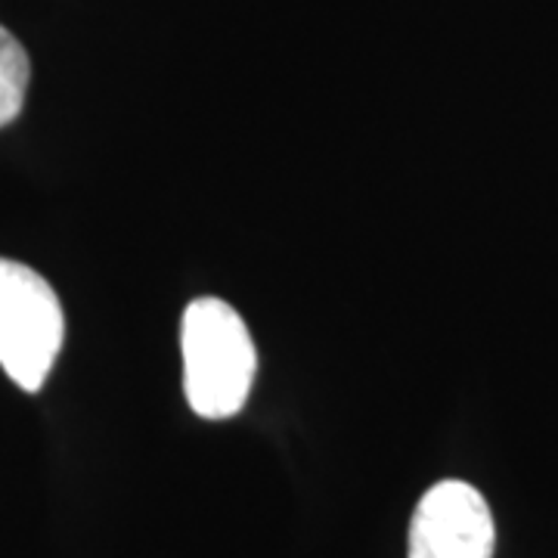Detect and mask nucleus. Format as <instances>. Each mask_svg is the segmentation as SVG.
Masks as SVG:
<instances>
[{
	"label": "nucleus",
	"instance_id": "nucleus-4",
	"mask_svg": "<svg viewBox=\"0 0 558 558\" xmlns=\"http://www.w3.org/2000/svg\"><path fill=\"white\" fill-rule=\"evenodd\" d=\"M28 75H32V65H28L25 47L0 25V128L20 119Z\"/></svg>",
	"mask_w": 558,
	"mask_h": 558
},
{
	"label": "nucleus",
	"instance_id": "nucleus-3",
	"mask_svg": "<svg viewBox=\"0 0 558 558\" xmlns=\"http://www.w3.org/2000/svg\"><path fill=\"white\" fill-rule=\"evenodd\" d=\"M497 527L487 499L465 481H440L410 521V558H494Z\"/></svg>",
	"mask_w": 558,
	"mask_h": 558
},
{
	"label": "nucleus",
	"instance_id": "nucleus-1",
	"mask_svg": "<svg viewBox=\"0 0 558 558\" xmlns=\"http://www.w3.org/2000/svg\"><path fill=\"white\" fill-rule=\"evenodd\" d=\"M183 391L202 418L240 413L255 381V341L242 317L220 299L193 301L180 326Z\"/></svg>",
	"mask_w": 558,
	"mask_h": 558
},
{
	"label": "nucleus",
	"instance_id": "nucleus-2",
	"mask_svg": "<svg viewBox=\"0 0 558 558\" xmlns=\"http://www.w3.org/2000/svg\"><path fill=\"white\" fill-rule=\"evenodd\" d=\"M65 339L50 282L20 260L0 258V366L22 391L44 388Z\"/></svg>",
	"mask_w": 558,
	"mask_h": 558
}]
</instances>
